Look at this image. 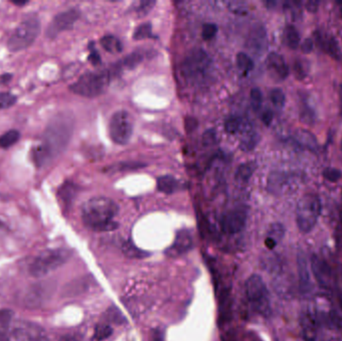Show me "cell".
<instances>
[{
  "mask_svg": "<svg viewBox=\"0 0 342 341\" xmlns=\"http://www.w3.org/2000/svg\"><path fill=\"white\" fill-rule=\"evenodd\" d=\"M285 234V227L281 223H273L271 224L268 230V238H271L276 243H278Z\"/></svg>",
  "mask_w": 342,
  "mask_h": 341,
  "instance_id": "obj_29",
  "label": "cell"
},
{
  "mask_svg": "<svg viewBox=\"0 0 342 341\" xmlns=\"http://www.w3.org/2000/svg\"><path fill=\"white\" fill-rule=\"evenodd\" d=\"M58 341H81L80 338H78L77 336H74V335H66V336H63L61 337L60 339Z\"/></svg>",
  "mask_w": 342,
  "mask_h": 341,
  "instance_id": "obj_53",
  "label": "cell"
},
{
  "mask_svg": "<svg viewBox=\"0 0 342 341\" xmlns=\"http://www.w3.org/2000/svg\"><path fill=\"white\" fill-rule=\"evenodd\" d=\"M193 241L190 233L187 230H181L177 233V236L173 244L165 251L170 257L180 256L192 248Z\"/></svg>",
  "mask_w": 342,
  "mask_h": 341,
  "instance_id": "obj_17",
  "label": "cell"
},
{
  "mask_svg": "<svg viewBox=\"0 0 342 341\" xmlns=\"http://www.w3.org/2000/svg\"><path fill=\"white\" fill-rule=\"evenodd\" d=\"M265 245H266V247L268 248V249H273L276 245H277V243L274 241V240H272L271 238H268V237H266V239H265Z\"/></svg>",
  "mask_w": 342,
  "mask_h": 341,
  "instance_id": "obj_52",
  "label": "cell"
},
{
  "mask_svg": "<svg viewBox=\"0 0 342 341\" xmlns=\"http://www.w3.org/2000/svg\"><path fill=\"white\" fill-rule=\"evenodd\" d=\"M340 100H341V106H342V86L340 87Z\"/></svg>",
  "mask_w": 342,
  "mask_h": 341,
  "instance_id": "obj_57",
  "label": "cell"
},
{
  "mask_svg": "<svg viewBox=\"0 0 342 341\" xmlns=\"http://www.w3.org/2000/svg\"><path fill=\"white\" fill-rule=\"evenodd\" d=\"M100 44L101 46L106 50L109 53L112 54H117L122 51V43L121 41L113 36V35H105L100 39Z\"/></svg>",
  "mask_w": 342,
  "mask_h": 341,
  "instance_id": "obj_23",
  "label": "cell"
},
{
  "mask_svg": "<svg viewBox=\"0 0 342 341\" xmlns=\"http://www.w3.org/2000/svg\"><path fill=\"white\" fill-rule=\"evenodd\" d=\"M12 3H13L14 5H16V6L22 7V6L26 5V4H28V1H12Z\"/></svg>",
  "mask_w": 342,
  "mask_h": 341,
  "instance_id": "obj_55",
  "label": "cell"
},
{
  "mask_svg": "<svg viewBox=\"0 0 342 341\" xmlns=\"http://www.w3.org/2000/svg\"><path fill=\"white\" fill-rule=\"evenodd\" d=\"M163 340V336L162 333L160 331H155L153 334V338L151 341H162Z\"/></svg>",
  "mask_w": 342,
  "mask_h": 341,
  "instance_id": "obj_54",
  "label": "cell"
},
{
  "mask_svg": "<svg viewBox=\"0 0 342 341\" xmlns=\"http://www.w3.org/2000/svg\"><path fill=\"white\" fill-rule=\"evenodd\" d=\"M113 332L112 327L109 324H98L94 330L93 339L95 341H103L107 339Z\"/></svg>",
  "mask_w": 342,
  "mask_h": 341,
  "instance_id": "obj_33",
  "label": "cell"
},
{
  "mask_svg": "<svg viewBox=\"0 0 342 341\" xmlns=\"http://www.w3.org/2000/svg\"><path fill=\"white\" fill-rule=\"evenodd\" d=\"M179 181L171 175H163L157 178V189L165 194L174 193L179 188Z\"/></svg>",
  "mask_w": 342,
  "mask_h": 341,
  "instance_id": "obj_22",
  "label": "cell"
},
{
  "mask_svg": "<svg viewBox=\"0 0 342 341\" xmlns=\"http://www.w3.org/2000/svg\"><path fill=\"white\" fill-rule=\"evenodd\" d=\"M341 148H342V145H341Z\"/></svg>",
  "mask_w": 342,
  "mask_h": 341,
  "instance_id": "obj_60",
  "label": "cell"
},
{
  "mask_svg": "<svg viewBox=\"0 0 342 341\" xmlns=\"http://www.w3.org/2000/svg\"><path fill=\"white\" fill-rule=\"evenodd\" d=\"M305 7H306V10L308 12H311V13H315L317 12L318 10V7H319V1H316V0H308L305 4Z\"/></svg>",
  "mask_w": 342,
  "mask_h": 341,
  "instance_id": "obj_50",
  "label": "cell"
},
{
  "mask_svg": "<svg viewBox=\"0 0 342 341\" xmlns=\"http://www.w3.org/2000/svg\"><path fill=\"white\" fill-rule=\"evenodd\" d=\"M11 78H12V75L8 74V73L0 75V84H6V83L10 82Z\"/></svg>",
  "mask_w": 342,
  "mask_h": 341,
  "instance_id": "obj_51",
  "label": "cell"
},
{
  "mask_svg": "<svg viewBox=\"0 0 342 341\" xmlns=\"http://www.w3.org/2000/svg\"><path fill=\"white\" fill-rule=\"evenodd\" d=\"M17 101V96L9 92H0V111L12 107Z\"/></svg>",
  "mask_w": 342,
  "mask_h": 341,
  "instance_id": "obj_35",
  "label": "cell"
},
{
  "mask_svg": "<svg viewBox=\"0 0 342 341\" xmlns=\"http://www.w3.org/2000/svg\"><path fill=\"white\" fill-rule=\"evenodd\" d=\"M150 37H153V34H152V26L149 22L142 23L134 30L133 38L135 40H141Z\"/></svg>",
  "mask_w": 342,
  "mask_h": 341,
  "instance_id": "obj_31",
  "label": "cell"
},
{
  "mask_svg": "<svg viewBox=\"0 0 342 341\" xmlns=\"http://www.w3.org/2000/svg\"><path fill=\"white\" fill-rule=\"evenodd\" d=\"M155 3H156L155 1H140L136 8V12L139 15H145L152 9Z\"/></svg>",
  "mask_w": 342,
  "mask_h": 341,
  "instance_id": "obj_45",
  "label": "cell"
},
{
  "mask_svg": "<svg viewBox=\"0 0 342 341\" xmlns=\"http://www.w3.org/2000/svg\"><path fill=\"white\" fill-rule=\"evenodd\" d=\"M294 76H295L297 79H299V80L304 79L305 76H306V72H305L304 66H303L302 62H300L299 60H296V61L294 62Z\"/></svg>",
  "mask_w": 342,
  "mask_h": 341,
  "instance_id": "obj_46",
  "label": "cell"
},
{
  "mask_svg": "<svg viewBox=\"0 0 342 341\" xmlns=\"http://www.w3.org/2000/svg\"><path fill=\"white\" fill-rule=\"evenodd\" d=\"M325 50L335 59V60H341V50L339 48V45L336 41V39L332 36L328 37V40L325 45Z\"/></svg>",
  "mask_w": 342,
  "mask_h": 341,
  "instance_id": "obj_32",
  "label": "cell"
},
{
  "mask_svg": "<svg viewBox=\"0 0 342 341\" xmlns=\"http://www.w3.org/2000/svg\"><path fill=\"white\" fill-rule=\"evenodd\" d=\"M12 335L18 341H47L42 327L26 321L16 322L12 328Z\"/></svg>",
  "mask_w": 342,
  "mask_h": 341,
  "instance_id": "obj_11",
  "label": "cell"
},
{
  "mask_svg": "<svg viewBox=\"0 0 342 341\" xmlns=\"http://www.w3.org/2000/svg\"><path fill=\"white\" fill-rule=\"evenodd\" d=\"M262 93L259 88H253L250 91V101H251V106L254 111H258L262 105Z\"/></svg>",
  "mask_w": 342,
  "mask_h": 341,
  "instance_id": "obj_38",
  "label": "cell"
},
{
  "mask_svg": "<svg viewBox=\"0 0 342 341\" xmlns=\"http://www.w3.org/2000/svg\"><path fill=\"white\" fill-rule=\"evenodd\" d=\"M247 46L255 54H262L267 47V35L263 25H255L248 36Z\"/></svg>",
  "mask_w": 342,
  "mask_h": 341,
  "instance_id": "obj_15",
  "label": "cell"
},
{
  "mask_svg": "<svg viewBox=\"0 0 342 341\" xmlns=\"http://www.w3.org/2000/svg\"><path fill=\"white\" fill-rule=\"evenodd\" d=\"M210 65L211 60L204 50L193 49L186 55L182 63V72L188 80H201L209 71Z\"/></svg>",
  "mask_w": 342,
  "mask_h": 341,
  "instance_id": "obj_8",
  "label": "cell"
},
{
  "mask_svg": "<svg viewBox=\"0 0 342 341\" xmlns=\"http://www.w3.org/2000/svg\"><path fill=\"white\" fill-rule=\"evenodd\" d=\"M77 191H78V187L76 184L70 181H66L58 189V192H57L58 199L60 200V202L63 204L64 207H67L71 204V202L75 198Z\"/></svg>",
  "mask_w": 342,
  "mask_h": 341,
  "instance_id": "obj_21",
  "label": "cell"
},
{
  "mask_svg": "<svg viewBox=\"0 0 342 341\" xmlns=\"http://www.w3.org/2000/svg\"><path fill=\"white\" fill-rule=\"evenodd\" d=\"M185 130L186 132L190 133L192 131H194L197 126H198V122H197V119L194 118V117H191V116H188L186 119H185Z\"/></svg>",
  "mask_w": 342,
  "mask_h": 341,
  "instance_id": "obj_47",
  "label": "cell"
},
{
  "mask_svg": "<svg viewBox=\"0 0 342 341\" xmlns=\"http://www.w3.org/2000/svg\"><path fill=\"white\" fill-rule=\"evenodd\" d=\"M310 267L313 276L320 286L329 288L332 283V274L328 265L316 255H312L310 258Z\"/></svg>",
  "mask_w": 342,
  "mask_h": 341,
  "instance_id": "obj_13",
  "label": "cell"
},
{
  "mask_svg": "<svg viewBox=\"0 0 342 341\" xmlns=\"http://www.w3.org/2000/svg\"><path fill=\"white\" fill-rule=\"evenodd\" d=\"M261 119H262V122L266 125V126H269L272 122V119H273V113L270 109H266L262 115H261Z\"/></svg>",
  "mask_w": 342,
  "mask_h": 341,
  "instance_id": "obj_48",
  "label": "cell"
},
{
  "mask_svg": "<svg viewBox=\"0 0 342 341\" xmlns=\"http://www.w3.org/2000/svg\"><path fill=\"white\" fill-rule=\"evenodd\" d=\"M285 40L286 44L290 49H296L299 45L300 42V36L297 31V29L294 27V25H287L285 28Z\"/></svg>",
  "mask_w": 342,
  "mask_h": 341,
  "instance_id": "obj_26",
  "label": "cell"
},
{
  "mask_svg": "<svg viewBox=\"0 0 342 341\" xmlns=\"http://www.w3.org/2000/svg\"><path fill=\"white\" fill-rule=\"evenodd\" d=\"M255 167L256 166H255V164L253 162H246V163L241 164L238 167V169H237V171L235 173V179H236V181H238V182H247L251 178V176H252V174H253V172L255 170Z\"/></svg>",
  "mask_w": 342,
  "mask_h": 341,
  "instance_id": "obj_25",
  "label": "cell"
},
{
  "mask_svg": "<svg viewBox=\"0 0 342 341\" xmlns=\"http://www.w3.org/2000/svg\"><path fill=\"white\" fill-rule=\"evenodd\" d=\"M340 218H341V221H342V211H341V213H340Z\"/></svg>",
  "mask_w": 342,
  "mask_h": 341,
  "instance_id": "obj_59",
  "label": "cell"
},
{
  "mask_svg": "<svg viewBox=\"0 0 342 341\" xmlns=\"http://www.w3.org/2000/svg\"><path fill=\"white\" fill-rule=\"evenodd\" d=\"M142 59H143V55H142L141 53H139V52H134V53L128 55V56L122 61V63H123L124 66H126V67H128V68H133V67H135L136 65H138V64L142 61Z\"/></svg>",
  "mask_w": 342,
  "mask_h": 341,
  "instance_id": "obj_39",
  "label": "cell"
},
{
  "mask_svg": "<svg viewBox=\"0 0 342 341\" xmlns=\"http://www.w3.org/2000/svg\"><path fill=\"white\" fill-rule=\"evenodd\" d=\"M133 133V118L128 111L119 110L113 113L108 124L110 139L118 144L125 145L131 139Z\"/></svg>",
  "mask_w": 342,
  "mask_h": 341,
  "instance_id": "obj_7",
  "label": "cell"
},
{
  "mask_svg": "<svg viewBox=\"0 0 342 341\" xmlns=\"http://www.w3.org/2000/svg\"><path fill=\"white\" fill-rule=\"evenodd\" d=\"M144 166V164H141L139 162H120L118 164H114L112 167H109L108 170L113 171H125V170H133L138 169L140 167Z\"/></svg>",
  "mask_w": 342,
  "mask_h": 341,
  "instance_id": "obj_36",
  "label": "cell"
},
{
  "mask_svg": "<svg viewBox=\"0 0 342 341\" xmlns=\"http://www.w3.org/2000/svg\"><path fill=\"white\" fill-rule=\"evenodd\" d=\"M300 119L302 122L311 125L315 121V113L309 106H303L300 110Z\"/></svg>",
  "mask_w": 342,
  "mask_h": 341,
  "instance_id": "obj_37",
  "label": "cell"
},
{
  "mask_svg": "<svg viewBox=\"0 0 342 341\" xmlns=\"http://www.w3.org/2000/svg\"><path fill=\"white\" fill-rule=\"evenodd\" d=\"M322 174H323L324 178L327 179L330 182H337L342 177L341 171L339 169L332 168V167L325 168L323 170Z\"/></svg>",
  "mask_w": 342,
  "mask_h": 341,
  "instance_id": "obj_41",
  "label": "cell"
},
{
  "mask_svg": "<svg viewBox=\"0 0 342 341\" xmlns=\"http://www.w3.org/2000/svg\"><path fill=\"white\" fill-rule=\"evenodd\" d=\"M118 211L119 207L114 200L104 196H96L83 204L81 218L85 226L94 231H112L118 227V223L114 220Z\"/></svg>",
  "mask_w": 342,
  "mask_h": 341,
  "instance_id": "obj_2",
  "label": "cell"
},
{
  "mask_svg": "<svg viewBox=\"0 0 342 341\" xmlns=\"http://www.w3.org/2000/svg\"><path fill=\"white\" fill-rule=\"evenodd\" d=\"M242 120L238 116H230L225 120L224 123V128L225 131L230 133V134H235L240 131L241 125H242Z\"/></svg>",
  "mask_w": 342,
  "mask_h": 341,
  "instance_id": "obj_28",
  "label": "cell"
},
{
  "mask_svg": "<svg viewBox=\"0 0 342 341\" xmlns=\"http://www.w3.org/2000/svg\"><path fill=\"white\" fill-rule=\"evenodd\" d=\"M266 67L270 74L276 79L283 80L288 76L289 71L287 64L285 63L284 58L276 52L268 54L266 58Z\"/></svg>",
  "mask_w": 342,
  "mask_h": 341,
  "instance_id": "obj_16",
  "label": "cell"
},
{
  "mask_svg": "<svg viewBox=\"0 0 342 341\" xmlns=\"http://www.w3.org/2000/svg\"><path fill=\"white\" fill-rule=\"evenodd\" d=\"M222 341H235V339L231 334H226V337H223Z\"/></svg>",
  "mask_w": 342,
  "mask_h": 341,
  "instance_id": "obj_56",
  "label": "cell"
},
{
  "mask_svg": "<svg viewBox=\"0 0 342 341\" xmlns=\"http://www.w3.org/2000/svg\"><path fill=\"white\" fill-rule=\"evenodd\" d=\"M218 31V27L214 23H205L202 28V37L205 40H210L212 39Z\"/></svg>",
  "mask_w": 342,
  "mask_h": 341,
  "instance_id": "obj_40",
  "label": "cell"
},
{
  "mask_svg": "<svg viewBox=\"0 0 342 341\" xmlns=\"http://www.w3.org/2000/svg\"><path fill=\"white\" fill-rule=\"evenodd\" d=\"M321 203L316 194L307 193L302 196L296 207V224L302 233L310 232L320 215Z\"/></svg>",
  "mask_w": 342,
  "mask_h": 341,
  "instance_id": "obj_6",
  "label": "cell"
},
{
  "mask_svg": "<svg viewBox=\"0 0 342 341\" xmlns=\"http://www.w3.org/2000/svg\"><path fill=\"white\" fill-rule=\"evenodd\" d=\"M297 270L299 276V287L301 293L309 294L312 291V282H311V272L309 269V264L306 259V256L302 251L297 255Z\"/></svg>",
  "mask_w": 342,
  "mask_h": 341,
  "instance_id": "obj_14",
  "label": "cell"
},
{
  "mask_svg": "<svg viewBox=\"0 0 342 341\" xmlns=\"http://www.w3.org/2000/svg\"><path fill=\"white\" fill-rule=\"evenodd\" d=\"M88 60L93 64V65H98L101 63V57L100 54L97 51L96 47L94 46V42L89 43V55H88Z\"/></svg>",
  "mask_w": 342,
  "mask_h": 341,
  "instance_id": "obj_44",
  "label": "cell"
},
{
  "mask_svg": "<svg viewBox=\"0 0 342 341\" xmlns=\"http://www.w3.org/2000/svg\"><path fill=\"white\" fill-rule=\"evenodd\" d=\"M312 50H313V40L311 38H306L301 44V51L305 54H308Z\"/></svg>",
  "mask_w": 342,
  "mask_h": 341,
  "instance_id": "obj_49",
  "label": "cell"
},
{
  "mask_svg": "<svg viewBox=\"0 0 342 341\" xmlns=\"http://www.w3.org/2000/svg\"><path fill=\"white\" fill-rule=\"evenodd\" d=\"M245 293L248 300L261 314H269L270 304L268 299V290L261 276L257 274L251 275L245 282Z\"/></svg>",
  "mask_w": 342,
  "mask_h": 341,
  "instance_id": "obj_9",
  "label": "cell"
},
{
  "mask_svg": "<svg viewBox=\"0 0 342 341\" xmlns=\"http://www.w3.org/2000/svg\"><path fill=\"white\" fill-rule=\"evenodd\" d=\"M227 6L228 9L235 14L245 15L247 13V6L242 1H229L227 3Z\"/></svg>",
  "mask_w": 342,
  "mask_h": 341,
  "instance_id": "obj_42",
  "label": "cell"
},
{
  "mask_svg": "<svg viewBox=\"0 0 342 341\" xmlns=\"http://www.w3.org/2000/svg\"><path fill=\"white\" fill-rule=\"evenodd\" d=\"M80 13L77 9H68L56 14L46 29V36L49 39H54L61 32L71 29L75 22L79 19Z\"/></svg>",
  "mask_w": 342,
  "mask_h": 341,
  "instance_id": "obj_10",
  "label": "cell"
},
{
  "mask_svg": "<svg viewBox=\"0 0 342 341\" xmlns=\"http://www.w3.org/2000/svg\"><path fill=\"white\" fill-rule=\"evenodd\" d=\"M216 141V133L213 129L206 130L202 135V142L205 147L213 145Z\"/></svg>",
  "mask_w": 342,
  "mask_h": 341,
  "instance_id": "obj_43",
  "label": "cell"
},
{
  "mask_svg": "<svg viewBox=\"0 0 342 341\" xmlns=\"http://www.w3.org/2000/svg\"><path fill=\"white\" fill-rule=\"evenodd\" d=\"M41 24L36 16H28L22 20L10 35L7 47L11 52H19L31 46L40 34Z\"/></svg>",
  "mask_w": 342,
  "mask_h": 341,
  "instance_id": "obj_3",
  "label": "cell"
},
{
  "mask_svg": "<svg viewBox=\"0 0 342 341\" xmlns=\"http://www.w3.org/2000/svg\"><path fill=\"white\" fill-rule=\"evenodd\" d=\"M20 132L16 129H10L0 136V148L7 149L15 145L20 139Z\"/></svg>",
  "mask_w": 342,
  "mask_h": 341,
  "instance_id": "obj_24",
  "label": "cell"
},
{
  "mask_svg": "<svg viewBox=\"0 0 342 341\" xmlns=\"http://www.w3.org/2000/svg\"><path fill=\"white\" fill-rule=\"evenodd\" d=\"M295 142L299 145V147H303L308 149L309 151L312 152H317L318 151V142L316 137L313 135V133H311L310 131L306 130V129H302L299 128L295 131L294 136Z\"/></svg>",
  "mask_w": 342,
  "mask_h": 341,
  "instance_id": "obj_20",
  "label": "cell"
},
{
  "mask_svg": "<svg viewBox=\"0 0 342 341\" xmlns=\"http://www.w3.org/2000/svg\"><path fill=\"white\" fill-rule=\"evenodd\" d=\"M109 84L107 71H89L82 74L74 83L69 86V90L82 98H97L104 93Z\"/></svg>",
  "mask_w": 342,
  "mask_h": 341,
  "instance_id": "obj_5",
  "label": "cell"
},
{
  "mask_svg": "<svg viewBox=\"0 0 342 341\" xmlns=\"http://www.w3.org/2000/svg\"><path fill=\"white\" fill-rule=\"evenodd\" d=\"M270 100L276 108L281 109L285 104V94L280 88H274L270 91Z\"/></svg>",
  "mask_w": 342,
  "mask_h": 341,
  "instance_id": "obj_34",
  "label": "cell"
},
{
  "mask_svg": "<svg viewBox=\"0 0 342 341\" xmlns=\"http://www.w3.org/2000/svg\"><path fill=\"white\" fill-rule=\"evenodd\" d=\"M246 223V211L242 208H236L225 213L221 219V228L225 233L235 234L245 228Z\"/></svg>",
  "mask_w": 342,
  "mask_h": 341,
  "instance_id": "obj_12",
  "label": "cell"
},
{
  "mask_svg": "<svg viewBox=\"0 0 342 341\" xmlns=\"http://www.w3.org/2000/svg\"><path fill=\"white\" fill-rule=\"evenodd\" d=\"M289 177L286 173L273 171L270 173L267 180V189L270 193L279 194L283 191V189L288 185Z\"/></svg>",
  "mask_w": 342,
  "mask_h": 341,
  "instance_id": "obj_19",
  "label": "cell"
},
{
  "mask_svg": "<svg viewBox=\"0 0 342 341\" xmlns=\"http://www.w3.org/2000/svg\"><path fill=\"white\" fill-rule=\"evenodd\" d=\"M236 64L243 72H249L253 69L254 63L252 58L245 52H239L236 56Z\"/></svg>",
  "mask_w": 342,
  "mask_h": 341,
  "instance_id": "obj_27",
  "label": "cell"
},
{
  "mask_svg": "<svg viewBox=\"0 0 342 341\" xmlns=\"http://www.w3.org/2000/svg\"><path fill=\"white\" fill-rule=\"evenodd\" d=\"M122 252L129 258H143L148 255L145 251L140 250L132 243H123Z\"/></svg>",
  "mask_w": 342,
  "mask_h": 341,
  "instance_id": "obj_30",
  "label": "cell"
},
{
  "mask_svg": "<svg viewBox=\"0 0 342 341\" xmlns=\"http://www.w3.org/2000/svg\"><path fill=\"white\" fill-rule=\"evenodd\" d=\"M70 257V251L62 248L48 249L38 253L31 260L28 270L34 277H42L63 265Z\"/></svg>",
  "mask_w": 342,
  "mask_h": 341,
  "instance_id": "obj_4",
  "label": "cell"
},
{
  "mask_svg": "<svg viewBox=\"0 0 342 341\" xmlns=\"http://www.w3.org/2000/svg\"><path fill=\"white\" fill-rule=\"evenodd\" d=\"M239 132L242 134L240 141V148L242 150L250 151L257 145L259 141V135L252 129V126L248 121L242 120V125Z\"/></svg>",
  "mask_w": 342,
  "mask_h": 341,
  "instance_id": "obj_18",
  "label": "cell"
},
{
  "mask_svg": "<svg viewBox=\"0 0 342 341\" xmlns=\"http://www.w3.org/2000/svg\"><path fill=\"white\" fill-rule=\"evenodd\" d=\"M74 127V119L68 113H58L50 121L39 143L32 150V160L37 167L48 166L68 145Z\"/></svg>",
  "mask_w": 342,
  "mask_h": 341,
  "instance_id": "obj_1",
  "label": "cell"
},
{
  "mask_svg": "<svg viewBox=\"0 0 342 341\" xmlns=\"http://www.w3.org/2000/svg\"><path fill=\"white\" fill-rule=\"evenodd\" d=\"M338 4H339V5H340V10H341V13H342V1H339V2H338Z\"/></svg>",
  "mask_w": 342,
  "mask_h": 341,
  "instance_id": "obj_58",
  "label": "cell"
}]
</instances>
